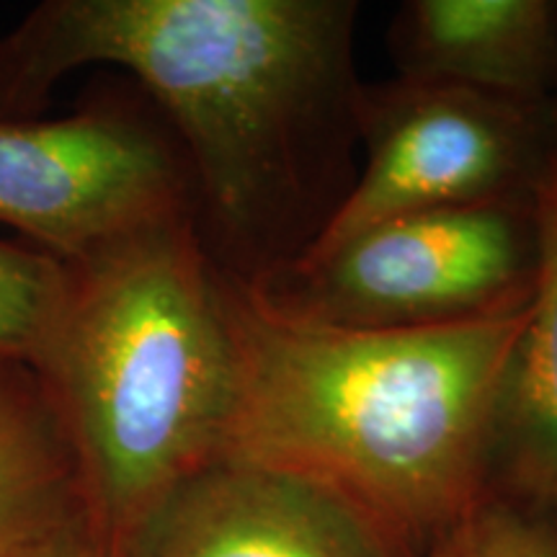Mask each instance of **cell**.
Instances as JSON below:
<instances>
[{"instance_id": "cell-1", "label": "cell", "mask_w": 557, "mask_h": 557, "mask_svg": "<svg viewBox=\"0 0 557 557\" xmlns=\"http://www.w3.org/2000/svg\"><path fill=\"white\" fill-rule=\"evenodd\" d=\"M357 16L354 0H52L0 41V120L75 67L129 70L178 132L218 261L259 276L346 197Z\"/></svg>"}, {"instance_id": "cell-2", "label": "cell", "mask_w": 557, "mask_h": 557, "mask_svg": "<svg viewBox=\"0 0 557 557\" xmlns=\"http://www.w3.org/2000/svg\"><path fill=\"white\" fill-rule=\"evenodd\" d=\"M227 271L238 395L220 459L287 472L418 557L493 485V429L527 308L354 331L267 308Z\"/></svg>"}, {"instance_id": "cell-3", "label": "cell", "mask_w": 557, "mask_h": 557, "mask_svg": "<svg viewBox=\"0 0 557 557\" xmlns=\"http://www.w3.org/2000/svg\"><path fill=\"white\" fill-rule=\"evenodd\" d=\"M65 267L60 310L29 367L65 431L90 532L120 557L225 447L238 395L227 271L197 212Z\"/></svg>"}, {"instance_id": "cell-4", "label": "cell", "mask_w": 557, "mask_h": 557, "mask_svg": "<svg viewBox=\"0 0 557 557\" xmlns=\"http://www.w3.org/2000/svg\"><path fill=\"white\" fill-rule=\"evenodd\" d=\"M540 267L534 199L431 209L240 276L271 310L354 331L465 325L527 308Z\"/></svg>"}, {"instance_id": "cell-5", "label": "cell", "mask_w": 557, "mask_h": 557, "mask_svg": "<svg viewBox=\"0 0 557 557\" xmlns=\"http://www.w3.org/2000/svg\"><path fill=\"white\" fill-rule=\"evenodd\" d=\"M367 160L305 253L403 214L534 199L555 150L553 107L400 78L361 86Z\"/></svg>"}, {"instance_id": "cell-6", "label": "cell", "mask_w": 557, "mask_h": 557, "mask_svg": "<svg viewBox=\"0 0 557 557\" xmlns=\"http://www.w3.org/2000/svg\"><path fill=\"white\" fill-rule=\"evenodd\" d=\"M197 212L176 139L132 111L54 122L0 120V222L75 261L158 222Z\"/></svg>"}, {"instance_id": "cell-7", "label": "cell", "mask_w": 557, "mask_h": 557, "mask_svg": "<svg viewBox=\"0 0 557 557\" xmlns=\"http://www.w3.org/2000/svg\"><path fill=\"white\" fill-rule=\"evenodd\" d=\"M120 557H395L351 508L287 472L214 459Z\"/></svg>"}, {"instance_id": "cell-8", "label": "cell", "mask_w": 557, "mask_h": 557, "mask_svg": "<svg viewBox=\"0 0 557 557\" xmlns=\"http://www.w3.org/2000/svg\"><path fill=\"white\" fill-rule=\"evenodd\" d=\"M400 78L553 107V0H408L389 26Z\"/></svg>"}, {"instance_id": "cell-9", "label": "cell", "mask_w": 557, "mask_h": 557, "mask_svg": "<svg viewBox=\"0 0 557 557\" xmlns=\"http://www.w3.org/2000/svg\"><path fill=\"white\" fill-rule=\"evenodd\" d=\"M540 267L496 408L493 485L557 506V139L534 191Z\"/></svg>"}, {"instance_id": "cell-10", "label": "cell", "mask_w": 557, "mask_h": 557, "mask_svg": "<svg viewBox=\"0 0 557 557\" xmlns=\"http://www.w3.org/2000/svg\"><path fill=\"white\" fill-rule=\"evenodd\" d=\"M88 524L58 416L29 364L0 359V557H34Z\"/></svg>"}, {"instance_id": "cell-11", "label": "cell", "mask_w": 557, "mask_h": 557, "mask_svg": "<svg viewBox=\"0 0 557 557\" xmlns=\"http://www.w3.org/2000/svg\"><path fill=\"white\" fill-rule=\"evenodd\" d=\"M418 557H557V506L491 485Z\"/></svg>"}, {"instance_id": "cell-12", "label": "cell", "mask_w": 557, "mask_h": 557, "mask_svg": "<svg viewBox=\"0 0 557 557\" xmlns=\"http://www.w3.org/2000/svg\"><path fill=\"white\" fill-rule=\"evenodd\" d=\"M67 284L65 261L0 240V359L32 364Z\"/></svg>"}, {"instance_id": "cell-13", "label": "cell", "mask_w": 557, "mask_h": 557, "mask_svg": "<svg viewBox=\"0 0 557 557\" xmlns=\"http://www.w3.org/2000/svg\"><path fill=\"white\" fill-rule=\"evenodd\" d=\"M34 557H111L101 542L94 537L88 524H81L70 532L62 534L54 542H50L45 549H39Z\"/></svg>"}, {"instance_id": "cell-14", "label": "cell", "mask_w": 557, "mask_h": 557, "mask_svg": "<svg viewBox=\"0 0 557 557\" xmlns=\"http://www.w3.org/2000/svg\"><path fill=\"white\" fill-rule=\"evenodd\" d=\"M553 122H555V139H557V90H555V99H553Z\"/></svg>"}]
</instances>
